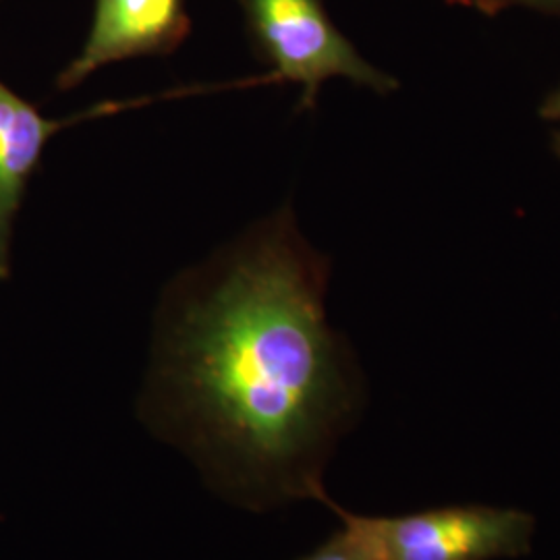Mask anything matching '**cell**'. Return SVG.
I'll use <instances>...</instances> for the list:
<instances>
[{
    "label": "cell",
    "instance_id": "6da1fadb",
    "mask_svg": "<svg viewBox=\"0 0 560 560\" xmlns=\"http://www.w3.org/2000/svg\"><path fill=\"white\" fill-rule=\"evenodd\" d=\"M328 268L284 214L171 322L162 378L194 448L241 497L318 499L322 463L355 411L324 312Z\"/></svg>",
    "mask_w": 560,
    "mask_h": 560
},
{
    "label": "cell",
    "instance_id": "7a4b0ae2",
    "mask_svg": "<svg viewBox=\"0 0 560 560\" xmlns=\"http://www.w3.org/2000/svg\"><path fill=\"white\" fill-rule=\"evenodd\" d=\"M275 83L301 85V108L312 110L328 80L351 81L376 94H393L399 81L361 57L330 21L322 0H241Z\"/></svg>",
    "mask_w": 560,
    "mask_h": 560
},
{
    "label": "cell",
    "instance_id": "3957f363",
    "mask_svg": "<svg viewBox=\"0 0 560 560\" xmlns=\"http://www.w3.org/2000/svg\"><path fill=\"white\" fill-rule=\"evenodd\" d=\"M339 517L351 521L386 560H499L529 552L534 517L520 509L442 506L399 517H361L328 501Z\"/></svg>",
    "mask_w": 560,
    "mask_h": 560
},
{
    "label": "cell",
    "instance_id": "277c9868",
    "mask_svg": "<svg viewBox=\"0 0 560 560\" xmlns=\"http://www.w3.org/2000/svg\"><path fill=\"white\" fill-rule=\"evenodd\" d=\"M194 88L171 90L166 94L143 96L136 101L104 102L69 119H46L40 110L20 98L0 81V277L9 272L13 224L20 212L27 183L32 179L48 140L62 127L88 119H101L113 113L194 94Z\"/></svg>",
    "mask_w": 560,
    "mask_h": 560
},
{
    "label": "cell",
    "instance_id": "5b68a950",
    "mask_svg": "<svg viewBox=\"0 0 560 560\" xmlns=\"http://www.w3.org/2000/svg\"><path fill=\"white\" fill-rule=\"evenodd\" d=\"M189 32L183 0H96L90 36L57 80L67 92L117 60L166 55Z\"/></svg>",
    "mask_w": 560,
    "mask_h": 560
},
{
    "label": "cell",
    "instance_id": "8992f818",
    "mask_svg": "<svg viewBox=\"0 0 560 560\" xmlns=\"http://www.w3.org/2000/svg\"><path fill=\"white\" fill-rule=\"evenodd\" d=\"M340 521L342 529L330 540L324 541L312 555L300 560H386L381 550L351 521L342 517Z\"/></svg>",
    "mask_w": 560,
    "mask_h": 560
},
{
    "label": "cell",
    "instance_id": "52a82bcc",
    "mask_svg": "<svg viewBox=\"0 0 560 560\" xmlns=\"http://www.w3.org/2000/svg\"><path fill=\"white\" fill-rule=\"evenodd\" d=\"M463 2L471 4L474 9L483 11L488 15H497L504 9L523 7V9H534V11H541V13H550V15H559L560 18V0H463Z\"/></svg>",
    "mask_w": 560,
    "mask_h": 560
},
{
    "label": "cell",
    "instance_id": "ba28073f",
    "mask_svg": "<svg viewBox=\"0 0 560 560\" xmlns=\"http://www.w3.org/2000/svg\"><path fill=\"white\" fill-rule=\"evenodd\" d=\"M540 117L546 120H560V85L541 102Z\"/></svg>",
    "mask_w": 560,
    "mask_h": 560
},
{
    "label": "cell",
    "instance_id": "9c48e42d",
    "mask_svg": "<svg viewBox=\"0 0 560 560\" xmlns=\"http://www.w3.org/2000/svg\"><path fill=\"white\" fill-rule=\"evenodd\" d=\"M552 148H555V152L560 159V131H555V136H552Z\"/></svg>",
    "mask_w": 560,
    "mask_h": 560
}]
</instances>
